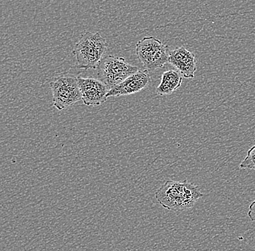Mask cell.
<instances>
[{"instance_id": "obj_1", "label": "cell", "mask_w": 255, "mask_h": 251, "mask_svg": "<svg viewBox=\"0 0 255 251\" xmlns=\"http://www.w3.org/2000/svg\"><path fill=\"white\" fill-rule=\"evenodd\" d=\"M203 196L198 186L186 180L183 182L167 180L155 193L157 202L164 209L173 212L189 210Z\"/></svg>"}, {"instance_id": "obj_2", "label": "cell", "mask_w": 255, "mask_h": 251, "mask_svg": "<svg viewBox=\"0 0 255 251\" xmlns=\"http://www.w3.org/2000/svg\"><path fill=\"white\" fill-rule=\"evenodd\" d=\"M108 49L106 39L99 32H87L76 43L73 54L81 69H96Z\"/></svg>"}, {"instance_id": "obj_3", "label": "cell", "mask_w": 255, "mask_h": 251, "mask_svg": "<svg viewBox=\"0 0 255 251\" xmlns=\"http://www.w3.org/2000/svg\"><path fill=\"white\" fill-rule=\"evenodd\" d=\"M135 54L138 61L148 71L160 69L168 63L167 46L154 36L139 40L135 46Z\"/></svg>"}, {"instance_id": "obj_4", "label": "cell", "mask_w": 255, "mask_h": 251, "mask_svg": "<svg viewBox=\"0 0 255 251\" xmlns=\"http://www.w3.org/2000/svg\"><path fill=\"white\" fill-rule=\"evenodd\" d=\"M52 93L53 107L58 110L67 109L82 100L78 77L71 74H61L49 83Z\"/></svg>"}, {"instance_id": "obj_5", "label": "cell", "mask_w": 255, "mask_h": 251, "mask_svg": "<svg viewBox=\"0 0 255 251\" xmlns=\"http://www.w3.org/2000/svg\"><path fill=\"white\" fill-rule=\"evenodd\" d=\"M97 69L99 79L109 89L119 85L130 75L139 71L138 67L128 63L124 57L113 55L104 57Z\"/></svg>"}, {"instance_id": "obj_6", "label": "cell", "mask_w": 255, "mask_h": 251, "mask_svg": "<svg viewBox=\"0 0 255 251\" xmlns=\"http://www.w3.org/2000/svg\"><path fill=\"white\" fill-rule=\"evenodd\" d=\"M78 82L84 105L87 106H98L108 101V93L110 89L100 80L92 77L78 76Z\"/></svg>"}, {"instance_id": "obj_7", "label": "cell", "mask_w": 255, "mask_h": 251, "mask_svg": "<svg viewBox=\"0 0 255 251\" xmlns=\"http://www.w3.org/2000/svg\"><path fill=\"white\" fill-rule=\"evenodd\" d=\"M151 83V76L149 71H138L124 80L119 85L110 89L108 97H121V96L130 95L141 92L147 87Z\"/></svg>"}, {"instance_id": "obj_8", "label": "cell", "mask_w": 255, "mask_h": 251, "mask_svg": "<svg viewBox=\"0 0 255 251\" xmlns=\"http://www.w3.org/2000/svg\"><path fill=\"white\" fill-rule=\"evenodd\" d=\"M168 63L181 72L185 79H194L197 70V59L191 51L183 47L170 51Z\"/></svg>"}, {"instance_id": "obj_9", "label": "cell", "mask_w": 255, "mask_h": 251, "mask_svg": "<svg viewBox=\"0 0 255 251\" xmlns=\"http://www.w3.org/2000/svg\"><path fill=\"white\" fill-rule=\"evenodd\" d=\"M181 72L169 70L164 72L161 76L160 84L156 88V93L159 96L170 95L178 89L182 84Z\"/></svg>"}, {"instance_id": "obj_10", "label": "cell", "mask_w": 255, "mask_h": 251, "mask_svg": "<svg viewBox=\"0 0 255 251\" xmlns=\"http://www.w3.org/2000/svg\"><path fill=\"white\" fill-rule=\"evenodd\" d=\"M239 169H253L255 171V145L248 150L247 157L241 163Z\"/></svg>"}, {"instance_id": "obj_11", "label": "cell", "mask_w": 255, "mask_h": 251, "mask_svg": "<svg viewBox=\"0 0 255 251\" xmlns=\"http://www.w3.org/2000/svg\"><path fill=\"white\" fill-rule=\"evenodd\" d=\"M248 217H250L252 222H255V200L250 204L249 208Z\"/></svg>"}]
</instances>
